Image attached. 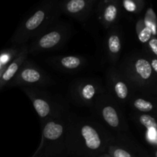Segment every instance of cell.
<instances>
[{
    "label": "cell",
    "mask_w": 157,
    "mask_h": 157,
    "mask_svg": "<svg viewBox=\"0 0 157 157\" xmlns=\"http://www.w3.org/2000/svg\"><path fill=\"white\" fill-rule=\"evenodd\" d=\"M144 23L149 29L152 32L154 37L156 36V15L153 12V9H150L147 12L145 18L144 20Z\"/></svg>",
    "instance_id": "obj_19"
},
{
    "label": "cell",
    "mask_w": 157,
    "mask_h": 157,
    "mask_svg": "<svg viewBox=\"0 0 157 157\" xmlns=\"http://www.w3.org/2000/svg\"><path fill=\"white\" fill-rule=\"evenodd\" d=\"M136 120L140 125L147 128L149 131L152 133H156L157 124L156 118L148 113H140L136 114Z\"/></svg>",
    "instance_id": "obj_17"
},
{
    "label": "cell",
    "mask_w": 157,
    "mask_h": 157,
    "mask_svg": "<svg viewBox=\"0 0 157 157\" xmlns=\"http://www.w3.org/2000/svg\"><path fill=\"white\" fill-rule=\"evenodd\" d=\"M107 154L110 157H135L122 147L110 144L107 148Z\"/></svg>",
    "instance_id": "obj_20"
},
{
    "label": "cell",
    "mask_w": 157,
    "mask_h": 157,
    "mask_svg": "<svg viewBox=\"0 0 157 157\" xmlns=\"http://www.w3.org/2000/svg\"><path fill=\"white\" fill-rule=\"evenodd\" d=\"M51 61L58 68L67 72L76 71L84 67L87 63V60L85 58L78 55L56 57Z\"/></svg>",
    "instance_id": "obj_12"
},
{
    "label": "cell",
    "mask_w": 157,
    "mask_h": 157,
    "mask_svg": "<svg viewBox=\"0 0 157 157\" xmlns=\"http://www.w3.org/2000/svg\"><path fill=\"white\" fill-rule=\"evenodd\" d=\"M55 13L54 6L44 5L38 8L23 20L12 35L10 42L15 46L25 44L29 40L52 25L55 18Z\"/></svg>",
    "instance_id": "obj_3"
},
{
    "label": "cell",
    "mask_w": 157,
    "mask_h": 157,
    "mask_svg": "<svg viewBox=\"0 0 157 157\" xmlns=\"http://www.w3.org/2000/svg\"><path fill=\"white\" fill-rule=\"evenodd\" d=\"M119 12V5L116 0L106 2L99 12V18L101 24L106 29L111 28L117 20Z\"/></svg>",
    "instance_id": "obj_14"
},
{
    "label": "cell",
    "mask_w": 157,
    "mask_h": 157,
    "mask_svg": "<svg viewBox=\"0 0 157 157\" xmlns=\"http://www.w3.org/2000/svg\"><path fill=\"white\" fill-rule=\"evenodd\" d=\"M28 55H29L28 45L26 44H23L22 47L20 48L18 54L15 55V58L4 69V71L0 78V89L2 88L13 79L21 66L27 58Z\"/></svg>",
    "instance_id": "obj_10"
},
{
    "label": "cell",
    "mask_w": 157,
    "mask_h": 157,
    "mask_svg": "<svg viewBox=\"0 0 157 157\" xmlns=\"http://www.w3.org/2000/svg\"><path fill=\"white\" fill-rule=\"evenodd\" d=\"M104 93V89L94 81L85 80L76 84L72 90L74 98L84 105H92L98 95Z\"/></svg>",
    "instance_id": "obj_8"
},
{
    "label": "cell",
    "mask_w": 157,
    "mask_h": 157,
    "mask_svg": "<svg viewBox=\"0 0 157 157\" xmlns=\"http://www.w3.org/2000/svg\"><path fill=\"white\" fill-rule=\"evenodd\" d=\"M98 110L103 121L110 127L117 131L127 130V125L123 120L121 110L114 104L107 101H101L98 104Z\"/></svg>",
    "instance_id": "obj_9"
},
{
    "label": "cell",
    "mask_w": 157,
    "mask_h": 157,
    "mask_svg": "<svg viewBox=\"0 0 157 157\" xmlns=\"http://www.w3.org/2000/svg\"><path fill=\"white\" fill-rule=\"evenodd\" d=\"M90 0H66L62 6V10L71 16L83 18L90 10Z\"/></svg>",
    "instance_id": "obj_15"
},
{
    "label": "cell",
    "mask_w": 157,
    "mask_h": 157,
    "mask_svg": "<svg viewBox=\"0 0 157 157\" xmlns=\"http://www.w3.org/2000/svg\"><path fill=\"white\" fill-rule=\"evenodd\" d=\"M150 61V65H151L152 69H153V72L157 75V59L156 57H153Z\"/></svg>",
    "instance_id": "obj_22"
},
{
    "label": "cell",
    "mask_w": 157,
    "mask_h": 157,
    "mask_svg": "<svg viewBox=\"0 0 157 157\" xmlns=\"http://www.w3.org/2000/svg\"><path fill=\"white\" fill-rule=\"evenodd\" d=\"M148 44L149 49H150V52L153 55V57L157 56V39L156 37H153L150 41L147 42Z\"/></svg>",
    "instance_id": "obj_21"
},
{
    "label": "cell",
    "mask_w": 157,
    "mask_h": 157,
    "mask_svg": "<svg viewBox=\"0 0 157 157\" xmlns=\"http://www.w3.org/2000/svg\"><path fill=\"white\" fill-rule=\"evenodd\" d=\"M109 87L113 96L120 102H126L130 98V86L121 73L116 71L110 72L109 76Z\"/></svg>",
    "instance_id": "obj_11"
},
{
    "label": "cell",
    "mask_w": 157,
    "mask_h": 157,
    "mask_svg": "<svg viewBox=\"0 0 157 157\" xmlns=\"http://www.w3.org/2000/svg\"><path fill=\"white\" fill-rule=\"evenodd\" d=\"M50 83V78L45 72L25 60L9 84L31 87L32 86H46Z\"/></svg>",
    "instance_id": "obj_6"
},
{
    "label": "cell",
    "mask_w": 157,
    "mask_h": 157,
    "mask_svg": "<svg viewBox=\"0 0 157 157\" xmlns=\"http://www.w3.org/2000/svg\"><path fill=\"white\" fill-rule=\"evenodd\" d=\"M136 33H137L138 39L142 44H147L153 37H154L151 31L144 25L143 20H140L137 22Z\"/></svg>",
    "instance_id": "obj_18"
},
{
    "label": "cell",
    "mask_w": 157,
    "mask_h": 157,
    "mask_svg": "<svg viewBox=\"0 0 157 157\" xmlns=\"http://www.w3.org/2000/svg\"><path fill=\"white\" fill-rule=\"evenodd\" d=\"M69 37V30L64 25L50 26L31 39L29 54L58 49Z\"/></svg>",
    "instance_id": "obj_5"
},
{
    "label": "cell",
    "mask_w": 157,
    "mask_h": 157,
    "mask_svg": "<svg viewBox=\"0 0 157 157\" xmlns=\"http://www.w3.org/2000/svg\"><path fill=\"white\" fill-rule=\"evenodd\" d=\"M23 90L32 101V105L41 120V125L49 119L61 113L59 109L55 105L50 98L36 89L24 87Z\"/></svg>",
    "instance_id": "obj_7"
},
{
    "label": "cell",
    "mask_w": 157,
    "mask_h": 157,
    "mask_svg": "<svg viewBox=\"0 0 157 157\" xmlns=\"http://www.w3.org/2000/svg\"><path fill=\"white\" fill-rule=\"evenodd\" d=\"M107 55L111 63L115 64L118 61L122 51V40L121 33L117 29H112L108 34L106 41Z\"/></svg>",
    "instance_id": "obj_13"
},
{
    "label": "cell",
    "mask_w": 157,
    "mask_h": 157,
    "mask_svg": "<svg viewBox=\"0 0 157 157\" xmlns=\"http://www.w3.org/2000/svg\"><path fill=\"white\" fill-rule=\"evenodd\" d=\"M124 66L121 74L129 84L145 91L156 90L157 75L152 69L149 58L136 55L125 61Z\"/></svg>",
    "instance_id": "obj_4"
},
{
    "label": "cell",
    "mask_w": 157,
    "mask_h": 157,
    "mask_svg": "<svg viewBox=\"0 0 157 157\" xmlns=\"http://www.w3.org/2000/svg\"><path fill=\"white\" fill-rule=\"evenodd\" d=\"M104 156H105V157H110L108 154H107V153H104Z\"/></svg>",
    "instance_id": "obj_23"
},
{
    "label": "cell",
    "mask_w": 157,
    "mask_h": 157,
    "mask_svg": "<svg viewBox=\"0 0 157 157\" xmlns=\"http://www.w3.org/2000/svg\"><path fill=\"white\" fill-rule=\"evenodd\" d=\"M110 140L102 129L92 121H71L69 153L84 157H98L104 154Z\"/></svg>",
    "instance_id": "obj_1"
},
{
    "label": "cell",
    "mask_w": 157,
    "mask_h": 157,
    "mask_svg": "<svg viewBox=\"0 0 157 157\" xmlns=\"http://www.w3.org/2000/svg\"><path fill=\"white\" fill-rule=\"evenodd\" d=\"M98 157H105V156H104V154L101 155V156H98Z\"/></svg>",
    "instance_id": "obj_24"
},
{
    "label": "cell",
    "mask_w": 157,
    "mask_h": 157,
    "mask_svg": "<svg viewBox=\"0 0 157 157\" xmlns=\"http://www.w3.org/2000/svg\"><path fill=\"white\" fill-rule=\"evenodd\" d=\"M71 120L60 113L41 125V140L32 157H59L69 153Z\"/></svg>",
    "instance_id": "obj_2"
},
{
    "label": "cell",
    "mask_w": 157,
    "mask_h": 157,
    "mask_svg": "<svg viewBox=\"0 0 157 157\" xmlns=\"http://www.w3.org/2000/svg\"><path fill=\"white\" fill-rule=\"evenodd\" d=\"M131 104L133 108L136 109L140 113H151V112H155L156 110V107L153 102L140 97L134 98Z\"/></svg>",
    "instance_id": "obj_16"
}]
</instances>
